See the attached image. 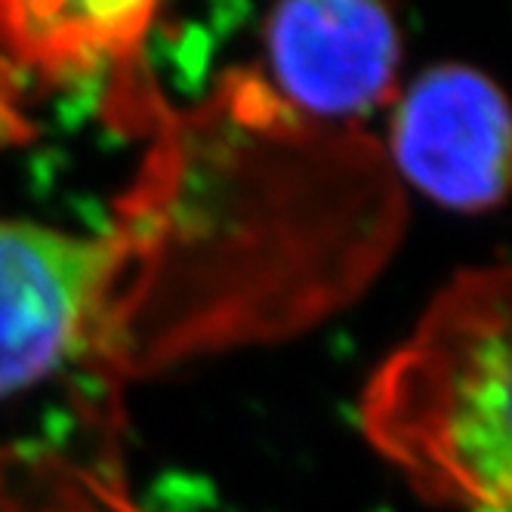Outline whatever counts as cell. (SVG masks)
<instances>
[{
    "mask_svg": "<svg viewBox=\"0 0 512 512\" xmlns=\"http://www.w3.org/2000/svg\"><path fill=\"white\" fill-rule=\"evenodd\" d=\"M263 34L272 90L309 121L349 127L395 99L401 28L380 4H284Z\"/></svg>",
    "mask_w": 512,
    "mask_h": 512,
    "instance_id": "277c9868",
    "label": "cell"
},
{
    "mask_svg": "<svg viewBox=\"0 0 512 512\" xmlns=\"http://www.w3.org/2000/svg\"><path fill=\"white\" fill-rule=\"evenodd\" d=\"M155 4H0V53L47 87L96 78L133 59Z\"/></svg>",
    "mask_w": 512,
    "mask_h": 512,
    "instance_id": "5b68a950",
    "label": "cell"
},
{
    "mask_svg": "<svg viewBox=\"0 0 512 512\" xmlns=\"http://www.w3.org/2000/svg\"><path fill=\"white\" fill-rule=\"evenodd\" d=\"M118 266L115 238L0 219V398L96 346Z\"/></svg>",
    "mask_w": 512,
    "mask_h": 512,
    "instance_id": "7a4b0ae2",
    "label": "cell"
},
{
    "mask_svg": "<svg viewBox=\"0 0 512 512\" xmlns=\"http://www.w3.org/2000/svg\"><path fill=\"white\" fill-rule=\"evenodd\" d=\"M358 420L426 503L512 512V263L438 290L364 386Z\"/></svg>",
    "mask_w": 512,
    "mask_h": 512,
    "instance_id": "6da1fadb",
    "label": "cell"
},
{
    "mask_svg": "<svg viewBox=\"0 0 512 512\" xmlns=\"http://www.w3.org/2000/svg\"><path fill=\"white\" fill-rule=\"evenodd\" d=\"M389 167L429 201L482 213L512 195V102L485 71L435 65L398 99Z\"/></svg>",
    "mask_w": 512,
    "mask_h": 512,
    "instance_id": "3957f363",
    "label": "cell"
}]
</instances>
